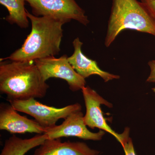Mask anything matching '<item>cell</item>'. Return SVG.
Listing matches in <instances>:
<instances>
[{"instance_id": "1", "label": "cell", "mask_w": 155, "mask_h": 155, "mask_svg": "<svg viewBox=\"0 0 155 155\" xmlns=\"http://www.w3.org/2000/svg\"><path fill=\"white\" fill-rule=\"evenodd\" d=\"M27 16L31 24L30 33L20 48L1 61L34 62L38 59L54 57L61 51L63 36L62 26L66 22L48 17H36L28 11Z\"/></svg>"}, {"instance_id": "2", "label": "cell", "mask_w": 155, "mask_h": 155, "mask_svg": "<svg viewBox=\"0 0 155 155\" xmlns=\"http://www.w3.org/2000/svg\"><path fill=\"white\" fill-rule=\"evenodd\" d=\"M49 88L34 62L1 61L0 91L8 100L41 98Z\"/></svg>"}, {"instance_id": "3", "label": "cell", "mask_w": 155, "mask_h": 155, "mask_svg": "<svg viewBox=\"0 0 155 155\" xmlns=\"http://www.w3.org/2000/svg\"><path fill=\"white\" fill-rule=\"evenodd\" d=\"M125 29H131L155 36V19L146 7L137 0H113L105 40L110 46Z\"/></svg>"}, {"instance_id": "4", "label": "cell", "mask_w": 155, "mask_h": 155, "mask_svg": "<svg viewBox=\"0 0 155 155\" xmlns=\"http://www.w3.org/2000/svg\"><path fill=\"white\" fill-rule=\"evenodd\" d=\"M8 101L16 110L32 116L45 129L54 127L59 119H65L70 114L82 109L78 103L58 108L43 104L35 98Z\"/></svg>"}, {"instance_id": "5", "label": "cell", "mask_w": 155, "mask_h": 155, "mask_svg": "<svg viewBox=\"0 0 155 155\" xmlns=\"http://www.w3.org/2000/svg\"><path fill=\"white\" fill-rule=\"evenodd\" d=\"M29 4L33 15L48 17L67 22L76 20L84 25L89 22L85 11L75 0H25Z\"/></svg>"}, {"instance_id": "6", "label": "cell", "mask_w": 155, "mask_h": 155, "mask_svg": "<svg viewBox=\"0 0 155 155\" xmlns=\"http://www.w3.org/2000/svg\"><path fill=\"white\" fill-rule=\"evenodd\" d=\"M44 80L57 78L66 81L72 91L82 90L85 86V79L79 75L69 63L66 55L38 59L34 61Z\"/></svg>"}, {"instance_id": "7", "label": "cell", "mask_w": 155, "mask_h": 155, "mask_svg": "<svg viewBox=\"0 0 155 155\" xmlns=\"http://www.w3.org/2000/svg\"><path fill=\"white\" fill-rule=\"evenodd\" d=\"M81 91L86 109V114L84 116L85 125L92 129L98 128L100 130L110 134L121 143L124 138V132L119 134L111 128L107 123L101 108V105L112 108L113 104L90 87L85 86Z\"/></svg>"}, {"instance_id": "8", "label": "cell", "mask_w": 155, "mask_h": 155, "mask_svg": "<svg viewBox=\"0 0 155 155\" xmlns=\"http://www.w3.org/2000/svg\"><path fill=\"white\" fill-rule=\"evenodd\" d=\"M84 116L81 110L73 112L64 119L61 125L45 129L44 134L49 139L75 137L84 140H101L105 131L100 130L94 133L89 130L84 123Z\"/></svg>"}, {"instance_id": "9", "label": "cell", "mask_w": 155, "mask_h": 155, "mask_svg": "<svg viewBox=\"0 0 155 155\" xmlns=\"http://www.w3.org/2000/svg\"><path fill=\"white\" fill-rule=\"evenodd\" d=\"M11 104L0 105V129L10 133H36L43 134L45 129L35 120L28 119L18 114Z\"/></svg>"}, {"instance_id": "10", "label": "cell", "mask_w": 155, "mask_h": 155, "mask_svg": "<svg viewBox=\"0 0 155 155\" xmlns=\"http://www.w3.org/2000/svg\"><path fill=\"white\" fill-rule=\"evenodd\" d=\"M82 45L83 43L78 38H75L73 41L74 52L72 56L68 57L69 63L79 75L84 79L92 75H98L106 82L120 78L119 75L102 70L98 66L96 61L84 54L81 51Z\"/></svg>"}, {"instance_id": "11", "label": "cell", "mask_w": 155, "mask_h": 155, "mask_svg": "<svg viewBox=\"0 0 155 155\" xmlns=\"http://www.w3.org/2000/svg\"><path fill=\"white\" fill-rule=\"evenodd\" d=\"M100 152L82 142H62L61 138L47 139L35 151L33 155H99Z\"/></svg>"}, {"instance_id": "12", "label": "cell", "mask_w": 155, "mask_h": 155, "mask_svg": "<svg viewBox=\"0 0 155 155\" xmlns=\"http://www.w3.org/2000/svg\"><path fill=\"white\" fill-rule=\"evenodd\" d=\"M47 139L45 134H37L28 139H22L13 134L5 141L0 155H25L31 150L39 146Z\"/></svg>"}, {"instance_id": "13", "label": "cell", "mask_w": 155, "mask_h": 155, "mask_svg": "<svg viewBox=\"0 0 155 155\" xmlns=\"http://www.w3.org/2000/svg\"><path fill=\"white\" fill-rule=\"evenodd\" d=\"M25 0H0L1 5L5 6L8 11L6 21L11 24H16L21 28L28 27L27 10H25Z\"/></svg>"}, {"instance_id": "14", "label": "cell", "mask_w": 155, "mask_h": 155, "mask_svg": "<svg viewBox=\"0 0 155 155\" xmlns=\"http://www.w3.org/2000/svg\"><path fill=\"white\" fill-rule=\"evenodd\" d=\"M125 135L121 143L123 147L125 155H136L132 139L129 137V128L127 127L124 130Z\"/></svg>"}, {"instance_id": "15", "label": "cell", "mask_w": 155, "mask_h": 155, "mask_svg": "<svg viewBox=\"0 0 155 155\" xmlns=\"http://www.w3.org/2000/svg\"><path fill=\"white\" fill-rule=\"evenodd\" d=\"M155 19V0H141Z\"/></svg>"}, {"instance_id": "16", "label": "cell", "mask_w": 155, "mask_h": 155, "mask_svg": "<svg viewBox=\"0 0 155 155\" xmlns=\"http://www.w3.org/2000/svg\"><path fill=\"white\" fill-rule=\"evenodd\" d=\"M148 65L150 69V72L147 81L149 83H155V60L149 61Z\"/></svg>"}, {"instance_id": "17", "label": "cell", "mask_w": 155, "mask_h": 155, "mask_svg": "<svg viewBox=\"0 0 155 155\" xmlns=\"http://www.w3.org/2000/svg\"><path fill=\"white\" fill-rule=\"evenodd\" d=\"M152 89V91L154 92L155 93V87H154V88H153Z\"/></svg>"}]
</instances>
